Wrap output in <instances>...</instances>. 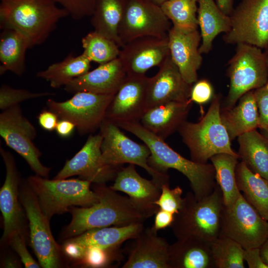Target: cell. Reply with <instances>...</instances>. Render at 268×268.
I'll use <instances>...</instances> for the list:
<instances>
[{
  "label": "cell",
  "instance_id": "1",
  "mask_svg": "<svg viewBox=\"0 0 268 268\" xmlns=\"http://www.w3.org/2000/svg\"><path fill=\"white\" fill-rule=\"evenodd\" d=\"M99 200L86 207L71 206V220L62 233L68 239L90 229L111 226L143 223L155 213L143 208L129 197L118 194L105 184H95L93 188Z\"/></svg>",
  "mask_w": 268,
  "mask_h": 268
},
{
  "label": "cell",
  "instance_id": "2",
  "mask_svg": "<svg viewBox=\"0 0 268 268\" xmlns=\"http://www.w3.org/2000/svg\"><path fill=\"white\" fill-rule=\"evenodd\" d=\"M116 125L135 135L148 147L150 155L148 163L152 169L165 174L169 169L178 171L188 179L192 192L198 199L212 192L216 182L212 163H199L184 157L139 122H121Z\"/></svg>",
  "mask_w": 268,
  "mask_h": 268
},
{
  "label": "cell",
  "instance_id": "3",
  "mask_svg": "<svg viewBox=\"0 0 268 268\" xmlns=\"http://www.w3.org/2000/svg\"><path fill=\"white\" fill-rule=\"evenodd\" d=\"M53 0H0V28L15 30L28 40L30 49L44 43L58 22L69 16Z\"/></svg>",
  "mask_w": 268,
  "mask_h": 268
},
{
  "label": "cell",
  "instance_id": "4",
  "mask_svg": "<svg viewBox=\"0 0 268 268\" xmlns=\"http://www.w3.org/2000/svg\"><path fill=\"white\" fill-rule=\"evenodd\" d=\"M224 203L220 187L216 185L209 195L197 199L193 192L184 197L182 207L175 214L171 226L177 239H194L211 242L220 234Z\"/></svg>",
  "mask_w": 268,
  "mask_h": 268
},
{
  "label": "cell",
  "instance_id": "5",
  "mask_svg": "<svg viewBox=\"0 0 268 268\" xmlns=\"http://www.w3.org/2000/svg\"><path fill=\"white\" fill-rule=\"evenodd\" d=\"M221 104L220 95H214L206 113L199 122L186 121L178 131L189 149L191 160L196 162L206 163L211 157L220 153L239 156L231 148V139L222 123Z\"/></svg>",
  "mask_w": 268,
  "mask_h": 268
},
{
  "label": "cell",
  "instance_id": "6",
  "mask_svg": "<svg viewBox=\"0 0 268 268\" xmlns=\"http://www.w3.org/2000/svg\"><path fill=\"white\" fill-rule=\"evenodd\" d=\"M27 181L49 220L55 214L69 211L71 206L89 207L99 200L97 194L90 189L91 183L81 179L49 180L35 175Z\"/></svg>",
  "mask_w": 268,
  "mask_h": 268
},
{
  "label": "cell",
  "instance_id": "7",
  "mask_svg": "<svg viewBox=\"0 0 268 268\" xmlns=\"http://www.w3.org/2000/svg\"><path fill=\"white\" fill-rule=\"evenodd\" d=\"M227 74L229 89L224 108L234 106L246 93L265 85L268 82V66L261 49L247 44L236 45L235 52L228 63Z\"/></svg>",
  "mask_w": 268,
  "mask_h": 268
},
{
  "label": "cell",
  "instance_id": "8",
  "mask_svg": "<svg viewBox=\"0 0 268 268\" xmlns=\"http://www.w3.org/2000/svg\"><path fill=\"white\" fill-rule=\"evenodd\" d=\"M99 130L103 137L101 150L104 164L115 167H120L124 163L136 165L145 170L160 188L163 184H169L167 174L158 172L149 165L150 150L146 144L132 140L117 125L106 119Z\"/></svg>",
  "mask_w": 268,
  "mask_h": 268
},
{
  "label": "cell",
  "instance_id": "9",
  "mask_svg": "<svg viewBox=\"0 0 268 268\" xmlns=\"http://www.w3.org/2000/svg\"><path fill=\"white\" fill-rule=\"evenodd\" d=\"M19 198L29 223L31 245L41 267H61L62 248L55 241L50 229V220L42 211L27 180L20 184Z\"/></svg>",
  "mask_w": 268,
  "mask_h": 268
},
{
  "label": "cell",
  "instance_id": "10",
  "mask_svg": "<svg viewBox=\"0 0 268 268\" xmlns=\"http://www.w3.org/2000/svg\"><path fill=\"white\" fill-rule=\"evenodd\" d=\"M268 224L241 194L231 206H223L219 235L235 240L245 250L260 247L268 238Z\"/></svg>",
  "mask_w": 268,
  "mask_h": 268
},
{
  "label": "cell",
  "instance_id": "11",
  "mask_svg": "<svg viewBox=\"0 0 268 268\" xmlns=\"http://www.w3.org/2000/svg\"><path fill=\"white\" fill-rule=\"evenodd\" d=\"M0 135L8 147L25 159L36 175L48 178L51 168L41 162L42 152L33 142L36 130L24 116L19 104L0 114Z\"/></svg>",
  "mask_w": 268,
  "mask_h": 268
},
{
  "label": "cell",
  "instance_id": "12",
  "mask_svg": "<svg viewBox=\"0 0 268 268\" xmlns=\"http://www.w3.org/2000/svg\"><path fill=\"white\" fill-rule=\"evenodd\" d=\"M229 17L230 29L223 36L225 43H244L260 49L267 46L268 0H241Z\"/></svg>",
  "mask_w": 268,
  "mask_h": 268
},
{
  "label": "cell",
  "instance_id": "13",
  "mask_svg": "<svg viewBox=\"0 0 268 268\" xmlns=\"http://www.w3.org/2000/svg\"><path fill=\"white\" fill-rule=\"evenodd\" d=\"M114 96L79 91L65 101L49 99L46 105L60 120L66 119L72 122L79 134L83 135L91 134L100 128Z\"/></svg>",
  "mask_w": 268,
  "mask_h": 268
},
{
  "label": "cell",
  "instance_id": "14",
  "mask_svg": "<svg viewBox=\"0 0 268 268\" xmlns=\"http://www.w3.org/2000/svg\"><path fill=\"white\" fill-rule=\"evenodd\" d=\"M171 23L160 5L148 0H128L119 27V46L140 37L167 36Z\"/></svg>",
  "mask_w": 268,
  "mask_h": 268
},
{
  "label": "cell",
  "instance_id": "15",
  "mask_svg": "<svg viewBox=\"0 0 268 268\" xmlns=\"http://www.w3.org/2000/svg\"><path fill=\"white\" fill-rule=\"evenodd\" d=\"M103 137L99 133L90 134L82 148L67 160L54 179H64L73 176L94 184H105L114 180L122 167L104 164L101 161V146Z\"/></svg>",
  "mask_w": 268,
  "mask_h": 268
},
{
  "label": "cell",
  "instance_id": "16",
  "mask_svg": "<svg viewBox=\"0 0 268 268\" xmlns=\"http://www.w3.org/2000/svg\"><path fill=\"white\" fill-rule=\"evenodd\" d=\"M0 153L6 170L5 180L0 190V209L3 219V232L0 242L6 244L16 231L26 236L27 217L20 200V179L14 158L11 153L1 146Z\"/></svg>",
  "mask_w": 268,
  "mask_h": 268
},
{
  "label": "cell",
  "instance_id": "17",
  "mask_svg": "<svg viewBox=\"0 0 268 268\" xmlns=\"http://www.w3.org/2000/svg\"><path fill=\"white\" fill-rule=\"evenodd\" d=\"M148 80L145 74H127L107 109L105 119L114 124L139 122L147 109Z\"/></svg>",
  "mask_w": 268,
  "mask_h": 268
},
{
  "label": "cell",
  "instance_id": "18",
  "mask_svg": "<svg viewBox=\"0 0 268 268\" xmlns=\"http://www.w3.org/2000/svg\"><path fill=\"white\" fill-rule=\"evenodd\" d=\"M121 48L118 58L127 74H145L170 55L168 36L138 37Z\"/></svg>",
  "mask_w": 268,
  "mask_h": 268
},
{
  "label": "cell",
  "instance_id": "19",
  "mask_svg": "<svg viewBox=\"0 0 268 268\" xmlns=\"http://www.w3.org/2000/svg\"><path fill=\"white\" fill-rule=\"evenodd\" d=\"M170 56L185 80L193 84L202 63L199 48L201 36L198 28L172 25L168 33Z\"/></svg>",
  "mask_w": 268,
  "mask_h": 268
},
{
  "label": "cell",
  "instance_id": "20",
  "mask_svg": "<svg viewBox=\"0 0 268 268\" xmlns=\"http://www.w3.org/2000/svg\"><path fill=\"white\" fill-rule=\"evenodd\" d=\"M159 67L157 73L149 77L146 110L171 101L190 100L193 84L185 80L170 55Z\"/></svg>",
  "mask_w": 268,
  "mask_h": 268
},
{
  "label": "cell",
  "instance_id": "21",
  "mask_svg": "<svg viewBox=\"0 0 268 268\" xmlns=\"http://www.w3.org/2000/svg\"><path fill=\"white\" fill-rule=\"evenodd\" d=\"M127 76L119 58L89 70L64 86L70 93L83 91L101 95H114Z\"/></svg>",
  "mask_w": 268,
  "mask_h": 268
},
{
  "label": "cell",
  "instance_id": "22",
  "mask_svg": "<svg viewBox=\"0 0 268 268\" xmlns=\"http://www.w3.org/2000/svg\"><path fill=\"white\" fill-rule=\"evenodd\" d=\"M123 268H169L170 244L152 227L139 233Z\"/></svg>",
  "mask_w": 268,
  "mask_h": 268
},
{
  "label": "cell",
  "instance_id": "23",
  "mask_svg": "<svg viewBox=\"0 0 268 268\" xmlns=\"http://www.w3.org/2000/svg\"><path fill=\"white\" fill-rule=\"evenodd\" d=\"M187 101H171L147 109L139 123L146 130L165 140L186 121L193 105Z\"/></svg>",
  "mask_w": 268,
  "mask_h": 268
},
{
  "label": "cell",
  "instance_id": "24",
  "mask_svg": "<svg viewBox=\"0 0 268 268\" xmlns=\"http://www.w3.org/2000/svg\"><path fill=\"white\" fill-rule=\"evenodd\" d=\"M110 187L115 191L127 194L136 204L155 213L159 207L154 202L161 193V188L152 180H148L136 172L135 165L121 167Z\"/></svg>",
  "mask_w": 268,
  "mask_h": 268
},
{
  "label": "cell",
  "instance_id": "25",
  "mask_svg": "<svg viewBox=\"0 0 268 268\" xmlns=\"http://www.w3.org/2000/svg\"><path fill=\"white\" fill-rule=\"evenodd\" d=\"M231 108H221L220 117L231 140L259 128V115L254 90L242 95Z\"/></svg>",
  "mask_w": 268,
  "mask_h": 268
},
{
  "label": "cell",
  "instance_id": "26",
  "mask_svg": "<svg viewBox=\"0 0 268 268\" xmlns=\"http://www.w3.org/2000/svg\"><path fill=\"white\" fill-rule=\"evenodd\" d=\"M169 268H214L211 242L194 239H177L170 245Z\"/></svg>",
  "mask_w": 268,
  "mask_h": 268
},
{
  "label": "cell",
  "instance_id": "27",
  "mask_svg": "<svg viewBox=\"0 0 268 268\" xmlns=\"http://www.w3.org/2000/svg\"><path fill=\"white\" fill-rule=\"evenodd\" d=\"M197 18L201 36L199 51L201 54H208L216 36L230 30V18L214 0H198Z\"/></svg>",
  "mask_w": 268,
  "mask_h": 268
},
{
  "label": "cell",
  "instance_id": "28",
  "mask_svg": "<svg viewBox=\"0 0 268 268\" xmlns=\"http://www.w3.org/2000/svg\"><path fill=\"white\" fill-rule=\"evenodd\" d=\"M143 228V223L140 222L94 228L69 239L86 248H109L120 246L129 239H135Z\"/></svg>",
  "mask_w": 268,
  "mask_h": 268
},
{
  "label": "cell",
  "instance_id": "29",
  "mask_svg": "<svg viewBox=\"0 0 268 268\" xmlns=\"http://www.w3.org/2000/svg\"><path fill=\"white\" fill-rule=\"evenodd\" d=\"M30 49L27 39L19 32L4 29L0 34V74L10 71L21 76L25 71L26 53Z\"/></svg>",
  "mask_w": 268,
  "mask_h": 268
},
{
  "label": "cell",
  "instance_id": "30",
  "mask_svg": "<svg viewBox=\"0 0 268 268\" xmlns=\"http://www.w3.org/2000/svg\"><path fill=\"white\" fill-rule=\"evenodd\" d=\"M235 173L244 199L268 221V180L251 171L242 161L238 163Z\"/></svg>",
  "mask_w": 268,
  "mask_h": 268
},
{
  "label": "cell",
  "instance_id": "31",
  "mask_svg": "<svg viewBox=\"0 0 268 268\" xmlns=\"http://www.w3.org/2000/svg\"><path fill=\"white\" fill-rule=\"evenodd\" d=\"M237 138L241 161L251 171L268 180V138L257 130Z\"/></svg>",
  "mask_w": 268,
  "mask_h": 268
},
{
  "label": "cell",
  "instance_id": "32",
  "mask_svg": "<svg viewBox=\"0 0 268 268\" xmlns=\"http://www.w3.org/2000/svg\"><path fill=\"white\" fill-rule=\"evenodd\" d=\"M91 63L82 53L77 56L70 53L62 61L38 71L36 76L48 81L53 88H60L89 71Z\"/></svg>",
  "mask_w": 268,
  "mask_h": 268
},
{
  "label": "cell",
  "instance_id": "33",
  "mask_svg": "<svg viewBox=\"0 0 268 268\" xmlns=\"http://www.w3.org/2000/svg\"><path fill=\"white\" fill-rule=\"evenodd\" d=\"M127 1L96 0L91 16V24L94 30L114 41L119 46V27Z\"/></svg>",
  "mask_w": 268,
  "mask_h": 268
},
{
  "label": "cell",
  "instance_id": "34",
  "mask_svg": "<svg viewBox=\"0 0 268 268\" xmlns=\"http://www.w3.org/2000/svg\"><path fill=\"white\" fill-rule=\"evenodd\" d=\"M239 157L228 153L216 154L210 159L215 174L216 183L223 195L224 206L233 205L242 194L238 189L235 170Z\"/></svg>",
  "mask_w": 268,
  "mask_h": 268
},
{
  "label": "cell",
  "instance_id": "35",
  "mask_svg": "<svg viewBox=\"0 0 268 268\" xmlns=\"http://www.w3.org/2000/svg\"><path fill=\"white\" fill-rule=\"evenodd\" d=\"M82 54L91 62L103 64L119 57L120 49L114 41L93 30L82 37Z\"/></svg>",
  "mask_w": 268,
  "mask_h": 268
},
{
  "label": "cell",
  "instance_id": "36",
  "mask_svg": "<svg viewBox=\"0 0 268 268\" xmlns=\"http://www.w3.org/2000/svg\"><path fill=\"white\" fill-rule=\"evenodd\" d=\"M214 268H244L245 249L236 241L219 235L211 242Z\"/></svg>",
  "mask_w": 268,
  "mask_h": 268
},
{
  "label": "cell",
  "instance_id": "37",
  "mask_svg": "<svg viewBox=\"0 0 268 268\" xmlns=\"http://www.w3.org/2000/svg\"><path fill=\"white\" fill-rule=\"evenodd\" d=\"M160 6L173 26L198 28V0H165Z\"/></svg>",
  "mask_w": 268,
  "mask_h": 268
},
{
  "label": "cell",
  "instance_id": "38",
  "mask_svg": "<svg viewBox=\"0 0 268 268\" xmlns=\"http://www.w3.org/2000/svg\"><path fill=\"white\" fill-rule=\"evenodd\" d=\"M119 246L100 248L96 247L87 248L81 260L84 265L91 268H103L122 259V254Z\"/></svg>",
  "mask_w": 268,
  "mask_h": 268
},
{
  "label": "cell",
  "instance_id": "39",
  "mask_svg": "<svg viewBox=\"0 0 268 268\" xmlns=\"http://www.w3.org/2000/svg\"><path fill=\"white\" fill-rule=\"evenodd\" d=\"M55 94L49 92H32L27 89L15 88L2 84L0 88V109L2 111L27 100Z\"/></svg>",
  "mask_w": 268,
  "mask_h": 268
},
{
  "label": "cell",
  "instance_id": "40",
  "mask_svg": "<svg viewBox=\"0 0 268 268\" xmlns=\"http://www.w3.org/2000/svg\"><path fill=\"white\" fill-rule=\"evenodd\" d=\"M182 194L183 190L180 186L171 189L169 184H165L161 187L160 195L154 203L159 208L176 214L179 212L183 204Z\"/></svg>",
  "mask_w": 268,
  "mask_h": 268
},
{
  "label": "cell",
  "instance_id": "41",
  "mask_svg": "<svg viewBox=\"0 0 268 268\" xmlns=\"http://www.w3.org/2000/svg\"><path fill=\"white\" fill-rule=\"evenodd\" d=\"M65 8L71 18L80 20L91 16L96 0H53Z\"/></svg>",
  "mask_w": 268,
  "mask_h": 268
},
{
  "label": "cell",
  "instance_id": "42",
  "mask_svg": "<svg viewBox=\"0 0 268 268\" xmlns=\"http://www.w3.org/2000/svg\"><path fill=\"white\" fill-rule=\"evenodd\" d=\"M25 236L22 233L16 231L10 237L8 243L18 255L21 261L25 268H39L40 264L33 258L26 246Z\"/></svg>",
  "mask_w": 268,
  "mask_h": 268
},
{
  "label": "cell",
  "instance_id": "43",
  "mask_svg": "<svg viewBox=\"0 0 268 268\" xmlns=\"http://www.w3.org/2000/svg\"><path fill=\"white\" fill-rule=\"evenodd\" d=\"M259 115L260 129H268V82L254 90Z\"/></svg>",
  "mask_w": 268,
  "mask_h": 268
},
{
  "label": "cell",
  "instance_id": "44",
  "mask_svg": "<svg viewBox=\"0 0 268 268\" xmlns=\"http://www.w3.org/2000/svg\"><path fill=\"white\" fill-rule=\"evenodd\" d=\"M214 96L212 85L209 81L202 79L197 80L192 85L190 99L200 105L209 101Z\"/></svg>",
  "mask_w": 268,
  "mask_h": 268
},
{
  "label": "cell",
  "instance_id": "45",
  "mask_svg": "<svg viewBox=\"0 0 268 268\" xmlns=\"http://www.w3.org/2000/svg\"><path fill=\"white\" fill-rule=\"evenodd\" d=\"M86 248L70 239H67L62 248V252L69 258L81 261Z\"/></svg>",
  "mask_w": 268,
  "mask_h": 268
},
{
  "label": "cell",
  "instance_id": "46",
  "mask_svg": "<svg viewBox=\"0 0 268 268\" xmlns=\"http://www.w3.org/2000/svg\"><path fill=\"white\" fill-rule=\"evenodd\" d=\"M37 119L40 127L48 132L55 130L60 120L56 114L49 109L41 111L37 117Z\"/></svg>",
  "mask_w": 268,
  "mask_h": 268
},
{
  "label": "cell",
  "instance_id": "47",
  "mask_svg": "<svg viewBox=\"0 0 268 268\" xmlns=\"http://www.w3.org/2000/svg\"><path fill=\"white\" fill-rule=\"evenodd\" d=\"M175 218V214L159 208L155 214L154 224L152 228L156 232L166 228L168 227H171Z\"/></svg>",
  "mask_w": 268,
  "mask_h": 268
},
{
  "label": "cell",
  "instance_id": "48",
  "mask_svg": "<svg viewBox=\"0 0 268 268\" xmlns=\"http://www.w3.org/2000/svg\"><path fill=\"white\" fill-rule=\"evenodd\" d=\"M244 260L249 268H268L262 259L260 247L245 250Z\"/></svg>",
  "mask_w": 268,
  "mask_h": 268
},
{
  "label": "cell",
  "instance_id": "49",
  "mask_svg": "<svg viewBox=\"0 0 268 268\" xmlns=\"http://www.w3.org/2000/svg\"><path fill=\"white\" fill-rule=\"evenodd\" d=\"M75 129V125L71 121L60 119L58 122L55 131L61 137L67 138L72 134Z\"/></svg>",
  "mask_w": 268,
  "mask_h": 268
},
{
  "label": "cell",
  "instance_id": "50",
  "mask_svg": "<svg viewBox=\"0 0 268 268\" xmlns=\"http://www.w3.org/2000/svg\"><path fill=\"white\" fill-rule=\"evenodd\" d=\"M235 0H216V3L221 11L227 15H230L234 7Z\"/></svg>",
  "mask_w": 268,
  "mask_h": 268
},
{
  "label": "cell",
  "instance_id": "51",
  "mask_svg": "<svg viewBox=\"0 0 268 268\" xmlns=\"http://www.w3.org/2000/svg\"><path fill=\"white\" fill-rule=\"evenodd\" d=\"M260 250L263 261L268 266V238L260 246Z\"/></svg>",
  "mask_w": 268,
  "mask_h": 268
},
{
  "label": "cell",
  "instance_id": "52",
  "mask_svg": "<svg viewBox=\"0 0 268 268\" xmlns=\"http://www.w3.org/2000/svg\"><path fill=\"white\" fill-rule=\"evenodd\" d=\"M3 266L4 268H18L20 267L19 263L11 257L5 258L3 261Z\"/></svg>",
  "mask_w": 268,
  "mask_h": 268
},
{
  "label": "cell",
  "instance_id": "53",
  "mask_svg": "<svg viewBox=\"0 0 268 268\" xmlns=\"http://www.w3.org/2000/svg\"><path fill=\"white\" fill-rule=\"evenodd\" d=\"M264 53L266 60L268 69V44L267 46L265 48V51L264 52Z\"/></svg>",
  "mask_w": 268,
  "mask_h": 268
},
{
  "label": "cell",
  "instance_id": "54",
  "mask_svg": "<svg viewBox=\"0 0 268 268\" xmlns=\"http://www.w3.org/2000/svg\"><path fill=\"white\" fill-rule=\"evenodd\" d=\"M150 0L160 5H161V4L165 1V0Z\"/></svg>",
  "mask_w": 268,
  "mask_h": 268
},
{
  "label": "cell",
  "instance_id": "55",
  "mask_svg": "<svg viewBox=\"0 0 268 268\" xmlns=\"http://www.w3.org/2000/svg\"><path fill=\"white\" fill-rule=\"evenodd\" d=\"M261 133L268 138V129H260Z\"/></svg>",
  "mask_w": 268,
  "mask_h": 268
},
{
  "label": "cell",
  "instance_id": "56",
  "mask_svg": "<svg viewBox=\"0 0 268 268\" xmlns=\"http://www.w3.org/2000/svg\"></svg>",
  "mask_w": 268,
  "mask_h": 268
},
{
  "label": "cell",
  "instance_id": "57",
  "mask_svg": "<svg viewBox=\"0 0 268 268\" xmlns=\"http://www.w3.org/2000/svg\"></svg>",
  "mask_w": 268,
  "mask_h": 268
}]
</instances>
